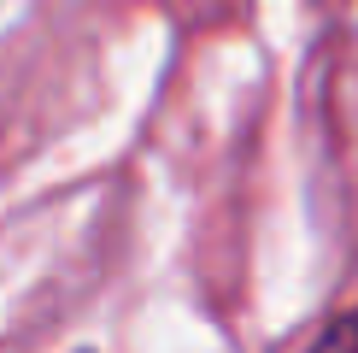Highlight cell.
Wrapping results in <instances>:
<instances>
[{
	"instance_id": "6da1fadb",
	"label": "cell",
	"mask_w": 358,
	"mask_h": 353,
	"mask_svg": "<svg viewBox=\"0 0 358 353\" xmlns=\"http://www.w3.org/2000/svg\"><path fill=\"white\" fill-rule=\"evenodd\" d=\"M311 353H358V306H352L347 318H335L329 330H323V342L311 347Z\"/></svg>"
}]
</instances>
